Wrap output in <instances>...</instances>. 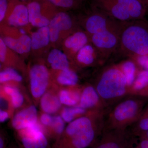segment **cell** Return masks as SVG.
<instances>
[{"mask_svg":"<svg viewBox=\"0 0 148 148\" xmlns=\"http://www.w3.org/2000/svg\"><path fill=\"white\" fill-rule=\"evenodd\" d=\"M135 138L128 129L104 130L94 148H131Z\"/></svg>","mask_w":148,"mask_h":148,"instance_id":"6","label":"cell"},{"mask_svg":"<svg viewBox=\"0 0 148 148\" xmlns=\"http://www.w3.org/2000/svg\"><path fill=\"white\" fill-rule=\"evenodd\" d=\"M18 1L10 0L6 15L8 23L10 26L24 27L29 23L27 6L20 2H18Z\"/></svg>","mask_w":148,"mask_h":148,"instance_id":"12","label":"cell"},{"mask_svg":"<svg viewBox=\"0 0 148 148\" xmlns=\"http://www.w3.org/2000/svg\"><path fill=\"white\" fill-rule=\"evenodd\" d=\"M48 27L50 33V42L55 43L58 42L64 33L66 34L72 32L73 23L69 14L59 12L54 14Z\"/></svg>","mask_w":148,"mask_h":148,"instance_id":"9","label":"cell"},{"mask_svg":"<svg viewBox=\"0 0 148 148\" xmlns=\"http://www.w3.org/2000/svg\"><path fill=\"white\" fill-rule=\"evenodd\" d=\"M104 111L92 110L90 116H83L71 122L65 135L53 148H86L101 135L104 127Z\"/></svg>","mask_w":148,"mask_h":148,"instance_id":"1","label":"cell"},{"mask_svg":"<svg viewBox=\"0 0 148 148\" xmlns=\"http://www.w3.org/2000/svg\"><path fill=\"white\" fill-rule=\"evenodd\" d=\"M51 126L56 134L61 135L64 132L65 128L64 119L59 116H53V123Z\"/></svg>","mask_w":148,"mask_h":148,"instance_id":"32","label":"cell"},{"mask_svg":"<svg viewBox=\"0 0 148 148\" xmlns=\"http://www.w3.org/2000/svg\"><path fill=\"white\" fill-rule=\"evenodd\" d=\"M22 80V77L15 69L9 68L2 71L0 73V82L4 83L10 81L20 82Z\"/></svg>","mask_w":148,"mask_h":148,"instance_id":"30","label":"cell"},{"mask_svg":"<svg viewBox=\"0 0 148 148\" xmlns=\"http://www.w3.org/2000/svg\"><path fill=\"white\" fill-rule=\"evenodd\" d=\"M89 36L87 33L78 31L74 32L66 38L64 46L70 56L75 57L78 51L88 44Z\"/></svg>","mask_w":148,"mask_h":148,"instance_id":"16","label":"cell"},{"mask_svg":"<svg viewBox=\"0 0 148 148\" xmlns=\"http://www.w3.org/2000/svg\"><path fill=\"white\" fill-rule=\"evenodd\" d=\"M53 116H51L49 114H43L40 118L42 123L47 126H51L53 123Z\"/></svg>","mask_w":148,"mask_h":148,"instance_id":"35","label":"cell"},{"mask_svg":"<svg viewBox=\"0 0 148 148\" xmlns=\"http://www.w3.org/2000/svg\"><path fill=\"white\" fill-rule=\"evenodd\" d=\"M94 87L107 110L128 95L127 79L118 65L103 69L96 79Z\"/></svg>","mask_w":148,"mask_h":148,"instance_id":"3","label":"cell"},{"mask_svg":"<svg viewBox=\"0 0 148 148\" xmlns=\"http://www.w3.org/2000/svg\"><path fill=\"white\" fill-rule=\"evenodd\" d=\"M117 65L125 76L129 88L133 84L139 71L137 64L134 61L127 60Z\"/></svg>","mask_w":148,"mask_h":148,"instance_id":"25","label":"cell"},{"mask_svg":"<svg viewBox=\"0 0 148 148\" xmlns=\"http://www.w3.org/2000/svg\"><path fill=\"white\" fill-rule=\"evenodd\" d=\"M31 92L35 98H39L44 94L49 80L47 68L41 64L33 66L30 71Z\"/></svg>","mask_w":148,"mask_h":148,"instance_id":"10","label":"cell"},{"mask_svg":"<svg viewBox=\"0 0 148 148\" xmlns=\"http://www.w3.org/2000/svg\"><path fill=\"white\" fill-rule=\"evenodd\" d=\"M93 6L122 22L133 21L127 11L116 0H92Z\"/></svg>","mask_w":148,"mask_h":148,"instance_id":"11","label":"cell"},{"mask_svg":"<svg viewBox=\"0 0 148 148\" xmlns=\"http://www.w3.org/2000/svg\"><path fill=\"white\" fill-rule=\"evenodd\" d=\"M54 7L65 9L76 8L79 4V0H46Z\"/></svg>","mask_w":148,"mask_h":148,"instance_id":"31","label":"cell"},{"mask_svg":"<svg viewBox=\"0 0 148 148\" xmlns=\"http://www.w3.org/2000/svg\"><path fill=\"white\" fill-rule=\"evenodd\" d=\"M86 111L79 106L65 108L62 111L61 116L66 122H71L76 116L85 113Z\"/></svg>","mask_w":148,"mask_h":148,"instance_id":"29","label":"cell"},{"mask_svg":"<svg viewBox=\"0 0 148 148\" xmlns=\"http://www.w3.org/2000/svg\"><path fill=\"white\" fill-rule=\"evenodd\" d=\"M8 48L6 45L2 38H0V61L4 63L6 61V56Z\"/></svg>","mask_w":148,"mask_h":148,"instance_id":"34","label":"cell"},{"mask_svg":"<svg viewBox=\"0 0 148 148\" xmlns=\"http://www.w3.org/2000/svg\"><path fill=\"white\" fill-rule=\"evenodd\" d=\"M123 23L93 6L92 11L85 18L84 27L90 36L107 30L121 28Z\"/></svg>","mask_w":148,"mask_h":148,"instance_id":"5","label":"cell"},{"mask_svg":"<svg viewBox=\"0 0 148 148\" xmlns=\"http://www.w3.org/2000/svg\"><path fill=\"white\" fill-rule=\"evenodd\" d=\"M10 0H0V21L1 22L6 16Z\"/></svg>","mask_w":148,"mask_h":148,"instance_id":"33","label":"cell"},{"mask_svg":"<svg viewBox=\"0 0 148 148\" xmlns=\"http://www.w3.org/2000/svg\"><path fill=\"white\" fill-rule=\"evenodd\" d=\"M145 136H146V137H147V138L148 139V132H147V133H146Z\"/></svg>","mask_w":148,"mask_h":148,"instance_id":"39","label":"cell"},{"mask_svg":"<svg viewBox=\"0 0 148 148\" xmlns=\"http://www.w3.org/2000/svg\"><path fill=\"white\" fill-rule=\"evenodd\" d=\"M80 95L78 92L63 90L59 94V100L62 104L66 106H74L79 102Z\"/></svg>","mask_w":148,"mask_h":148,"instance_id":"27","label":"cell"},{"mask_svg":"<svg viewBox=\"0 0 148 148\" xmlns=\"http://www.w3.org/2000/svg\"><path fill=\"white\" fill-rule=\"evenodd\" d=\"M141 140L138 144L140 148H148V139L145 136L140 137Z\"/></svg>","mask_w":148,"mask_h":148,"instance_id":"36","label":"cell"},{"mask_svg":"<svg viewBox=\"0 0 148 148\" xmlns=\"http://www.w3.org/2000/svg\"><path fill=\"white\" fill-rule=\"evenodd\" d=\"M98 55L102 56L94 46L88 43L78 51L75 57L77 62L81 66H90L98 61Z\"/></svg>","mask_w":148,"mask_h":148,"instance_id":"20","label":"cell"},{"mask_svg":"<svg viewBox=\"0 0 148 148\" xmlns=\"http://www.w3.org/2000/svg\"><path fill=\"white\" fill-rule=\"evenodd\" d=\"M19 1H28V0H19Z\"/></svg>","mask_w":148,"mask_h":148,"instance_id":"40","label":"cell"},{"mask_svg":"<svg viewBox=\"0 0 148 148\" xmlns=\"http://www.w3.org/2000/svg\"><path fill=\"white\" fill-rule=\"evenodd\" d=\"M47 61L54 70L62 71L70 69L68 56L59 49L51 50L48 56Z\"/></svg>","mask_w":148,"mask_h":148,"instance_id":"21","label":"cell"},{"mask_svg":"<svg viewBox=\"0 0 148 148\" xmlns=\"http://www.w3.org/2000/svg\"><path fill=\"white\" fill-rule=\"evenodd\" d=\"M3 39L9 49L19 54L29 53L32 49L31 37L26 34L21 35L18 38L8 36Z\"/></svg>","mask_w":148,"mask_h":148,"instance_id":"17","label":"cell"},{"mask_svg":"<svg viewBox=\"0 0 148 148\" xmlns=\"http://www.w3.org/2000/svg\"><path fill=\"white\" fill-rule=\"evenodd\" d=\"M79 107L86 110L106 111L107 109L94 86H88L81 94Z\"/></svg>","mask_w":148,"mask_h":148,"instance_id":"14","label":"cell"},{"mask_svg":"<svg viewBox=\"0 0 148 148\" xmlns=\"http://www.w3.org/2000/svg\"><path fill=\"white\" fill-rule=\"evenodd\" d=\"M4 90L11 97L12 105L14 108H19L22 106L24 103V97L17 88L10 86H6L4 87Z\"/></svg>","mask_w":148,"mask_h":148,"instance_id":"28","label":"cell"},{"mask_svg":"<svg viewBox=\"0 0 148 148\" xmlns=\"http://www.w3.org/2000/svg\"><path fill=\"white\" fill-rule=\"evenodd\" d=\"M23 130L21 139L24 148H47V139L37 123Z\"/></svg>","mask_w":148,"mask_h":148,"instance_id":"13","label":"cell"},{"mask_svg":"<svg viewBox=\"0 0 148 148\" xmlns=\"http://www.w3.org/2000/svg\"><path fill=\"white\" fill-rule=\"evenodd\" d=\"M145 6L147 9L148 11V0H140Z\"/></svg>","mask_w":148,"mask_h":148,"instance_id":"38","label":"cell"},{"mask_svg":"<svg viewBox=\"0 0 148 148\" xmlns=\"http://www.w3.org/2000/svg\"><path fill=\"white\" fill-rule=\"evenodd\" d=\"M58 83L65 86H73L78 81V77L75 72L69 69L61 71L57 78Z\"/></svg>","mask_w":148,"mask_h":148,"instance_id":"26","label":"cell"},{"mask_svg":"<svg viewBox=\"0 0 148 148\" xmlns=\"http://www.w3.org/2000/svg\"><path fill=\"white\" fill-rule=\"evenodd\" d=\"M122 28L107 30L90 36L92 45L105 59L119 47Z\"/></svg>","mask_w":148,"mask_h":148,"instance_id":"7","label":"cell"},{"mask_svg":"<svg viewBox=\"0 0 148 148\" xmlns=\"http://www.w3.org/2000/svg\"><path fill=\"white\" fill-rule=\"evenodd\" d=\"M38 114L35 106L24 109L15 115L12 120L13 127L16 130H24L37 124Z\"/></svg>","mask_w":148,"mask_h":148,"instance_id":"15","label":"cell"},{"mask_svg":"<svg viewBox=\"0 0 148 148\" xmlns=\"http://www.w3.org/2000/svg\"><path fill=\"white\" fill-rule=\"evenodd\" d=\"M129 94L148 98V70H139L133 84L129 88Z\"/></svg>","mask_w":148,"mask_h":148,"instance_id":"19","label":"cell"},{"mask_svg":"<svg viewBox=\"0 0 148 148\" xmlns=\"http://www.w3.org/2000/svg\"><path fill=\"white\" fill-rule=\"evenodd\" d=\"M148 103L147 97L126 95L106 112L103 130L128 129L138 120Z\"/></svg>","mask_w":148,"mask_h":148,"instance_id":"2","label":"cell"},{"mask_svg":"<svg viewBox=\"0 0 148 148\" xmlns=\"http://www.w3.org/2000/svg\"><path fill=\"white\" fill-rule=\"evenodd\" d=\"M29 23L33 27L40 28L48 27L51 19L48 15L54 14V6L46 1L45 3L37 0L32 1L27 5Z\"/></svg>","mask_w":148,"mask_h":148,"instance_id":"8","label":"cell"},{"mask_svg":"<svg viewBox=\"0 0 148 148\" xmlns=\"http://www.w3.org/2000/svg\"><path fill=\"white\" fill-rule=\"evenodd\" d=\"M127 11L132 20L145 19L147 9L140 0H116Z\"/></svg>","mask_w":148,"mask_h":148,"instance_id":"18","label":"cell"},{"mask_svg":"<svg viewBox=\"0 0 148 148\" xmlns=\"http://www.w3.org/2000/svg\"><path fill=\"white\" fill-rule=\"evenodd\" d=\"M32 49L39 50L48 45L50 42V33L48 27L39 28L31 36Z\"/></svg>","mask_w":148,"mask_h":148,"instance_id":"22","label":"cell"},{"mask_svg":"<svg viewBox=\"0 0 148 148\" xmlns=\"http://www.w3.org/2000/svg\"><path fill=\"white\" fill-rule=\"evenodd\" d=\"M8 118V114L5 111L1 110L0 111V121L4 122Z\"/></svg>","mask_w":148,"mask_h":148,"instance_id":"37","label":"cell"},{"mask_svg":"<svg viewBox=\"0 0 148 148\" xmlns=\"http://www.w3.org/2000/svg\"><path fill=\"white\" fill-rule=\"evenodd\" d=\"M128 129L135 137L145 135L148 132V103L138 120Z\"/></svg>","mask_w":148,"mask_h":148,"instance_id":"23","label":"cell"},{"mask_svg":"<svg viewBox=\"0 0 148 148\" xmlns=\"http://www.w3.org/2000/svg\"><path fill=\"white\" fill-rule=\"evenodd\" d=\"M119 47L134 58L148 56V21L145 18L123 22Z\"/></svg>","mask_w":148,"mask_h":148,"instance_id":"4","label":"cell"},{"mask_svg":"<svg viewBox=\"0 0 148 148\" xmlns=\"http://www.w3.org/2000/svg\"><path fill=\"white\" fill-rule=\"evenodd\" d=\"M40 106L42 110L46 113L53 114L60 108L61 103L57 96L47 92L42 96Z\"/></svg>","mask_w":148,"mask_h":148,"instance_id":"24","label":"cell"}]
</instances>
